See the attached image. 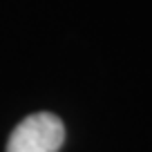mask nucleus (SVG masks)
<instances>
[{"label":"nucleus","mask_w":152,"mask_h":152,"mask_svg":"<svg viewBox=\"0 0 152 152\" xmlns=\"http://www.w3.org/2000/svg\"><path fill=\"white\" fill-rule=\"evenodd\" d=\"M65 141V125L56 114L36 112L16 125L7 152H58Z\"/></svg>","instance_id":"1"}]
</instances>
